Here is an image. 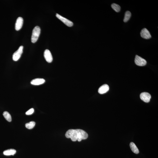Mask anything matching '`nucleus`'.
I'll list each match as a JSON object with an SVG mask.
<instances>
[{"label":"nucleus","mask_w":158,"mask_h":158,"mask_svg":"<svg viewBox=\"0 0 158 158\" xmlns=\"http://www.w3.org/2000/svg\"><path fill=\"white\" fill-rule=\"evenodd\" d=\"M23 23V19L21 17H19L16 20L15 24V29L16 30H20L22 27Z\"/></svg>","instance_id":"obj_9"},{"label":"nucleus","mask_w":158,"mask_h":158,"mask_svg":"<svg viewBox=\"0 0 158 158\" xmlns=\"http://www.w3.org/2000/svg\"><path fill=\"white\" fill-rule=\"evenodd\" d=\"M44 57L48 63H51L53 60V58L50 51L46 49L44 52Z\"/></svg>","instance_id":"obj_7"},{"label":"nucleus","mask_w":158,"mask_h":158,"mask_svg":"<svg viewBox=\"0 0 158 158\" xmlns=\"http://www.w3.org/2000/svg\"><path fill=\"white\" fill-rule=\"evenodd\" d=\"M16 150L14 149H10L5 150L3 152L4 154L5 155H14L16 153Z\"/></svg>","instance_id":"obj_13"},{"label":"nucleus","mask_w":158,"mask_h":158,"mask_svg":"<svg viewBox=\"0 0 158 158\" xmlns=\"http://www.w3.org/2000/svg\"><path fill=\"white\" fill-rule=\"evenodd\" d=\"M131 16V13L129 11H127L125 12L123 21L124 22H126L129 20Z\"/></svg>","instance_id":"obj_15"},{"label":"nucleus","mask_w":158,"mask_h":158,"mask_svg":"<svg viewBox=\"0 0 158 158\" xmlns=\"http://www.w3.org/2000/svg\"><path fill=\"white\" fill-rule=\"evenodd\" d=\"M35 123L34 121H31L27 123L25 125V127L29 129H31L35 127Z\"/></svg>","instance_id":"obj_16"},{"label":"nucleus","mask_w":158,"mask_h":158,"mask_svg":"<svg viewBox=\"0 0 158 158\" xmlns=\"http://www.w3.org/2000/svg\"><path fill=\"white\" fill-rule=\"evenodd\" d=\"M67 138H71L72 141L79 142L82 140L86 139L88 137L87 133L83 130L81 129H70L67 131L65 134Z\"/></svg>","instance_id":"obj_1"},{"label":"nucleus","mask_w":158,"mask_h":158,"mask_svg":"<svg viewBox=\"0 0 158 158\" xmlns=\"http://www.w3.org/2000/svg\"><path fill=\"white\" fill-rule=\"evenodd\" d=\"M140 34L142 38L145 39H149L151 36L149 32L146 28H144L141 30Z\"/></svg>","instance_id":"obj_8"},{"label":"nucleus","mask_w":158,"mask_h":158,"mask_svg":"<svg viewBox=\"0 0 158 158\" xmlns=\"http://www.w3.org/2000/svg\"><path fill=\"white\" fill-rule=\"evenodd\" d=\"M41 30L39 26H35L33 29L31 36L32 42L35 43L37 41L40 33Z\"/></svg>","instance_id":"obj_2"},{"label":"nucleus","mask_w":158,"mask_h":158,"mask_svg":"<svg viewBox=\"0 0 158 158\" xmlns=\"http://www.w3.org/2000/svg\"><path fill=\"white\" fill-rule=\"evenodd\" d=\"M45 81V80L43 79H35L32 80L30 83L33 85H39L44 84Z\"/></svg>","instance_id":"obj_10"},{"label":"nucleus","mask_w":158,"mask_h":158,"mask_svg":"<svg viewBox=\"0 0 158 158\" xmlns=\"http://www.w3.org/2000/svg\"><path fill=\"white\" fill-rule=\"evenodd\" d=\"M130 146L131 150L134 153L136 154L139 153V151L134 143L132 142H131L130 144Z\"/></svg>","instance_id":"obj_12"},{"label":"nucleus","mask_w":158,"mask_h":158,"mask_svg":"<svg viewBox=\"0 0 158 158\" xmlns=\"http://www.w3.org/2000/svg\"><path fill=\"white\" fill-rule=\"evenodd\" d=\"M112 8L116 12H119L120 10L121 7L119 5L115 3H113L111 5Z\"/></svg>","instance_id":"obj_17"},{"label":"nucleus","mask_w":158,"mask_h":158,"mask_svg":"<svg viewBox=\"0 0 158 158\" xmlns=\"http://www.w3.org/2000/svg\"><path fill=\"white\" fill-rule=\"evenodd\" d=\"M135 62L136 65L140 66H145L147 64L146 60L137 55L136 56Z\"/></svg>","instance_id":"obj_4"},{"label":"nucleus","mask_w":158,"mask_h":158,"mask_svg":"<svg viewBox=\"0 0 158 158\" xmlns=\"http://www.w3.org/2000/svg\"><path fill=\"white\" fill-rule=\"evenodd\" d=\"M140 99L146 103H148L150 101L151 96L150 94L147 92L142 93L140 94Z\"/></svg>","instance_id":"obj_6"},{"label":"nucleus","mask_w":158,"mask_h":158,"mask_svg":"<svg viewBox=\"0 0 158 158\" xmlns=\"http://www.w3.org/2000/svg\"><path fill=\"white\" fill-rule=\"evenodd\" d=\"M34 108H32L31 109H29L28 111H27L25 113L26 115H30L34 113Z\"/></svg>","instance_id":"obj_18"},{"label":"nucleus","mask_w":158,"mask_h":158,"mask_svg":"<svg viewBox=\"0 0 158 158\" xmlns=\"http://www.w3.org/2000/svg\"><path fill=\"white\" fill-rule=\"evenodd\" d=\"M56 16L57 18L60 20L61 21H62L67 26L69 27H72L73 25V23L72 21L63 17L61 15L58 14H56Z\"/></svg>","instance_id":"obj_5"},{"label":"nucleus","mask_w":158,"mask_h":158,"mask_svg":"<svg viewBox=\"0 0 158 158\" xmlns=\"http://www.w3.org/2000/svg\"><path fill=\"white\" fill-rule=\"evenodd\" d=\"M109 87L108 85L105 84L100 87L98 90V92L100 94L105 93L109 90Z\"/></svg>","instance_id":"obj_11"},{"label":"nucleus","mask_w":158,"mask_h":158,"mask_svg":"<svg viewBox=\"0 0 158 158\" xmlns=\"http://www.w3.org/2000/svg\"><path fill=\"white\" fill-rule=\"evenodd\" d=\"M3 115L6 120L9 122H11L12 120V118L10 114L8 112L5 111L4 112Z\"/></svg>","instance_id":"obj_14"},{"label":"nucleus","mask_w":158,"mask_h":158,"mask_svg":"<svg viewBox=\"0 0 158 158\" xmlns=\"http://www.w3.org/2000/svg\"><path fill=\"white\" fill-rule=\"evenodd\" d=\"M23 46H21L18 50L14 53L13 55V59L14 61H16L18 60L21 57L23 52Z\"/></svg>","instance_id":"obj_3"}]
</instances>
